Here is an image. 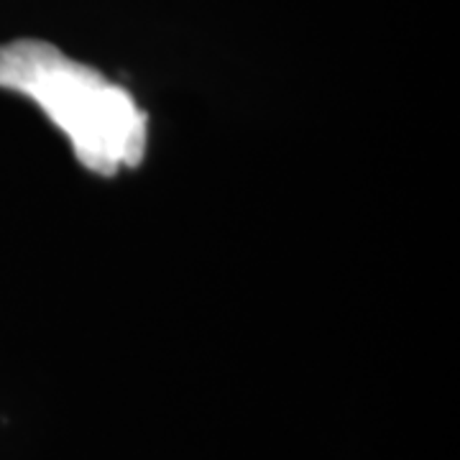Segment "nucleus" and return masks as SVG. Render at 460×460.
<instances>
[{"label":"nucleus","mask_w":460,"mask_h":460,"mask_svg":"<svg viewBox=\"0 0 460 460\" xmlns=\"http://www.w3.org/2000/svg\"><path fill=\"white\" fill-rule=\"evenodd\" d=\"M0 87L31 98L66 133L90 172L111 177L146 154V115L98 69L65 57L54 44L18 39L0 47Z\"/></svg>","instance_id":"nucleus-1"}]
</instances>
